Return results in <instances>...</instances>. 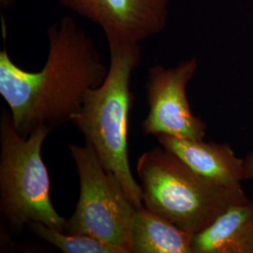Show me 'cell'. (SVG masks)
I'll return each mask as SVG.
<instances>
[{"mask_svg": "<svg viewBox=\"0 0 253 253\" xmlns=\"http://www.w3.org/2000/svg\"><path fill=\"white\" fill-rule=\"evenodd\" d=\"M47 39L48 55L40 72L18 67L6 48L0 52V94L23 137L43 125L54 129L71 122L88 91L108 73L93 40L72 17L53 24Z\"/></svg>", "mask_w": 253, "mask_h": 253, "instance_id": "6da1fadb", "label": "cell"}, {"mask_svg": "<svg viewBox=\"0 0 253 253\" xmlns=\"http://www.w3.org/2000/svg\"><path fill=\"white\" fill-rule=\"evenodd\" d=\"M108 73L100 86L88 91L71 122L98 155L104 168L121 182L135 208L144 207L142 187L130 171L127 120L134 96L131 78L142 58L141 44H111Z\"/></svg>", "mask_w": 253, "mask_h": 253, "instance_id": "7a4b0ae2", "label": "cell"}, {"mask_svg": "<svg viewBox=\"0 0 253 253\" xmlns=\"http://www.w3.org/2000/svg\"><path fill=\"white\" fill-rule=\"evenodd\" d=\"M136 171L145 208L192 235L209 226L227 208L249 200L242 187L217 186L163 146L142 154Z\"/></svg>", "mask_w": 253, "mask_h": 253, "instance_id": "3957f363", "label": "cell"}, {"mask_svg": "<svg viewBox=\"0 0 253 253\" xmlns=\"http://www.w3.org/2000/svg\"><path fill=\"white\" fill-rule=\"evenodd\" d=\"M52 131L38 127L28 137L19 134L9 112L0 118V211L11 230L20 232L31 222H42L64 232L67 218L51 201V182L42 147Z\"/></svg>", "mask_w": 253, "mask_h": 253, "instance_id": "277c9868", "label": "cell"}, {"mask_svg": "<svg viewBox=\"0 0 253 253\" xmlns=\"http://www.w3.org/2000/svg\"><path fill=\"white\" fill-rule=\"evenodd\" d=\"M69 150L80 181V195L64 233L95 237L131 253V228L135 208L118 176L107 171L90 145L71 144Z\"/></svg>", "mask_w": 253, "mask_h": 253, "instance_id": "5b68a950", "label": "cell"}, {"mask_svg": "<svg viewBox=\"0 0 253 253\" xmlns=\"http://www.w3.org/2000/svg\"><path fill=\"white\" fill-rule=\"evenodd\" d=\"M198 69V60L191 57L166 68H149L145 93L149 113L142 123L146 135H170L190 140H204L206 122L196 117L187 97V86Z\"/></svg>", "mask_w": 253, "mask_h": 253, "instance_id": "8992f818", "label": "cell"}, {"mask_svg": "<svg viewBox=\"0 0 253 253\" xmlns=\"http://www.w3.org/2000/svg\"><path fill=\"white\" fill-rule=\"evenodd\" d=\"M66 9L97 25L108 45L141 44L163 32L171 0H57Z\"/></svg>", "mask_w": 253, "mask_h": 253, "instance_id": "52a82bcc", "label": "cell"}, {"mask_svg": "<svg viewBox=\"0 0 253 253\" xmlns=\"http://www.w3.org/2000/svg\"><path fill=\"white\" fill-rule=\"evenodd\" d=\"M160 145L176 155L194 172L217 186L235 189L245 180L244 159L226 143L204 142L170 135L156 136Z\"/></svg>", "mask_w": 253, "mask_h": 253, "instance_id": "ba28073f", "label": "cell"}, {"mask_svg": "<svg viewBox=\"0 0 253 253\" xmlns=\"http://www.w3.org/2000/svg\"><path fill=\"white\" fill-rule=\"evenodd\" d=\"M193 253H253V199L227 208L193 236Z\"/></svg>", "mask_w": 253, "mask_h": 253, "instance_id": "9c48e42d", "label": "cell"}, {"mask_svg": "<svg viewBox=\"0 0 253 253\" xmlns=\"http://www.w3.org/2000/svg\"><path fill=\"white\" fill-rule=\"evenodd\" d=\"M193 236L144 206L134 212L131 253H193Z\"/></svg>", "mask_w": 253, "mask_h": 253, "instance_id": "30bf717a", "label": "cell"}, {"mask_svg": "<svg viewBox=\"0 0 253 253\" xmlns=\"http://www.w3.org/2000/svg\"><path fill=\"white\" fill-rule=\"evenodd\" d=\"M27 227L39 238L64 253H119L116 248L89 235L64 233L37 221Z\"/></svg>", "mask_w": 253, "mask_h": 253, "instance_id": "8fae6325", "label": "cell"}, {"mask_svg": "<svg viewBox=\"0 0 253 253\" xmlns=\"http://www.w3.org/2000/svg\"><path fill=\"white\" fill-rule=\"evenodd\" d=\"M245 180H253V152L244 159Z\"/></svg>", "mask_w": 253, "mask_h": 253, "instance_id": "7c38bea8", "label": "cell"}, {"mask_svg": "<svg viewBox=\"0 0 253 253\" xmlns=\"http://www.w3.org/2000/svg\"><path fill=\"white\" fill-rule=\"evenodd\" d=\"M15 0H0V8L2 9H8Z\"/></svg>", "mask_w": 253, "mask_h": 253, "instance_id": "4fadbf2b", "label": "cell"}]
</instances>
